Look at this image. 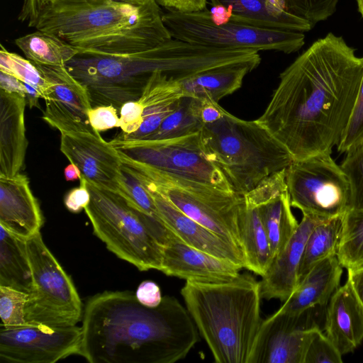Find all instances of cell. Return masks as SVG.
<instances>
[{
	"label": "cell",
	"instance_id": "obj_17",
	"mask_svg": "<svg viewBox=\"0 0 363 363\" xmlns=\"http://www.w3.org/2000/svg\"><path fill=\"white\" fill-rule=\"evenodd\" d=\"M242 196L257 208L269 242L272 261L287 245L299 223L291 211L286 169L265 178Z\"/></svg>",
	"mask_w": 363,
	"mask_h": 363
},
{
	"label": "cell",
	"instance_id": "obj_20",
	"mask_svg": "<svg viewBox=\"0 0 363 363\" xmlns=\"http://www.w3.org/2000/svg\"><path fill=\"white\" fill-rule=\"evenodd\" d=\"M147 191L160 219L184 243L245 268V258L240 250L186 216L160 194Z\"/></svg>",
	"mask_w": 363,
	"mask_h": 363
},
{
	"label": "cell",
	"instance_id": "obj_33",
	"mask_svg": "<svg viewBox=\"0 0 363 363\" xmlns=\"http://www.w3.org/2000/svg\"><path fill=\"white\" fill-rule=\"evenodd\" d=\"M337 257L342 268L363 267V209H350L343 216Z\"/></svg>",
	"mask_w": 363,
	"mask_h": 363
},
{
	"label": "cell",
	"instance_id": "obj_14",
	"mask_svg": "<svg viewBox=\"0 0 363 363\" xmlns=\"http://www.w3.org/2000/svg\"><path fill=\"white\" fill-rule=\"evenodd\" d=\"M325 307L294 314L277 311L262 320L250 363H304L314 330L320 327L315 318Z\"/></svg>",
	"mask_w": 363,
	"mask_h": 363
},
{
	"label": "cell",
	"instance_id": "obj_2",
	"mask_svg": "<svg viewBox=\"0 0 363 363\" xmlns=\"http://www.w3.org/2000/svg\"><path fill=\"white\" fill-rule=\"evenodd\" d=\"M79 355L90 363H174L199 340L186 308L170 296L154 308L133 292L104 291L89 299Z\"/></svg>",
	"mask_w": 363,
	"mask_h": 363
},
{
	"label": "cell",
	"instance_id": "obj_10",
	"mask_svg": "<svg viewBox=\"0 0 363 363\" xmlns=\"http://www.w3.org/2000/svg\"><path fill=\"white\" fill-rule=\"evenodd\" d=\"M26 242L33 276L24 310L26 323L76 325L82 317V305L71 278L44 243L40 231Z\"/></svg>",
	"mask_w": 363,
	"mask_h": 363
},
{
	"label": "cell",
	"instance_id": "obj_38",
	"mask_svg": "<svg viewBox=\"0 0 363 363\" xmlns=\"http://www.w3.org/2000/svg\"><path fill=\"white\" fill-rule=\"evenodd\" d=\"M342 357L320 328H316L308 344L304 363H341Z\"/></svg>",
	"mask_w": 363,
	"mask_h": 363
},
{
	"label": "cell",
	"instance_id": "obj_1",
	"mask_svg": "<svg viewBox=\"0 0 363 363\" xmlns=\"http://www.w3.org/2000/svg\"><path fill=\"white\" fill-rule=\"evenodd\" d=\"M363 76V57L342 36L313 42L279 75L256 121L298 160L331 153L341 142Z\"/></svg>",
	"mask_w": 363,
	"mask_h": 363
},
{
	"label": "cell",
	"instance_id": "obj_41",
	"mask_svg": "<svg viewBox=\"0 0 363 363\" xmlns=\"http://www.w3.org/2000/svg\"><path fill=\"white\" fill-rule=\"evenodd\" d=\"M118 110L112 105L92 106L88 116L90 125L98 132L119 128Z\"/></svg>",
	"mask_w": 363,
	"mask_h": 363
},
{
	"label": "cell",
	"instance_id": "obj_13",
	"mask_svg": "<svg viewBox=\"0 0 363 363\" xmlns=\"http://www.w3.org/2000/svg\"><path fill=\"white\" fill-rule=\"evenodd\" d=\"M82 328L43 324L0 328V360L17 363H54L79 354Z\"/></svg>",
	"mask_w": 363,
	"mask_h": 363
},
{
	"label": "cell",
	"instance_id": "obj_27",
	"mask_svg": "<svg viewBox=\"0 0 363 363\" xmlns=\"http://www.w3.org/2000/svg\"><path fill=\"white\" fill-rule=\"evenodd\" d=\"M261 57L211 68L177 81L183 95L219 102L239 89L245 76L256 69Z\"/></svg>",
	"mask_w": 363,
	"mask_h": 363
},
{
	"label": "cell",
	"instance_id": "obj_22",
	"mask_svg": "<svg viewBox=\"0 0 363 363\" xmlns=\"http://www.w3.org/2000/svg\"><path fill=\"white\" fill-rule=\"evenodd\" d=\"M43 223L37 199L26 174L0 177V225L15 235L28 239Z\"/></svg>",
	"mask_w": 363,
	"mask_h": 363
},
{
	"label": "cell",
	"instance_id": "obj_52",
	"mask_svg": "<svg viewBox=\"0 0 363 363\" xmlns=\"http://www.w3.org/2000/svg\"><path fill=\"white\" fill-rule=\"evenodd\" d=\"M127 2L133 3V4H142L147 1L148 0H123Z\"/></svg>",
	"mask_w": 363,
	"mask_h": 363
},
{
	"label": "cell",
	"instance_id": "obj_8",
	"mask_svg": "<svg viewBox=\"0 0 363 363\" xmlns=\"http://www.w3.org/2000/svg\"><path fill=\"white\" fill-rule=\"evenodd\" d=\"M118 151L123 169L147 190L160 194L186 216L242 251V195L164 173Z\"/></svg>",
	"mask_w": 363,
	"mask_h": 363
},
{
	"label": "cell",
	"instance_id": "obj_28",
	"mask_svg": "<svg viewBox=\"0 0 363 363\" xmlns=\"http://www.w3.org/2000/svg\"><path fill=\"white\" fill-rule=\"evenodd\" d=\"M240 228L245 268L262 277L272 259L269 242L257 207L244 196Z\"/></svg>",
	"mask_w": 363,
	"mask_h": 363
},
{
	"label": "cell",
	"instance_id": "obj_29",
	"mask_svg": "<svg viewBox=\"0 0 363 363\" xmlns=\"http://www.w3.org/2000/svg\"><path fill=\"white\" fill-rule=\"evenodd\" d=\"M33 276L26 242L0 225V286L29 294Z\"/></svg>",
	"mask_w": 363,
	"mask_h": 363
},
{
	"label": "cell",
	"instance_id": "obj_48",
	"mask_svg": "<svg viewBox=\"0 0 363 363\" xmlns=\"http://www.w3.org/2000/svg\"><path fill=\"white\" fill-rule=\"evenodd\" d=\"M347 282L363 311V267L347 270Z\"/></svg>",
	"mask_w": 363,
	"mask_h": 363
},
{
	"label": "cell",
	"instance_id": "obj_26",
	"mask_svg": "<svg viewBox=\"0 0 363 363\" xmlns=\"http://www.w3.org/2000/svg\"><path fill=\"white\" fill-rule=\"evenodd\" d=\"M183 96V92L177 80L161 72L154 73L137 100L143 111L140 127L133 134H118L116 138L130 140L147 138L177 108Z\"/></svg>",
	"mask_w": 363,
	"mask_h": 363
},
{
	"label": "cell",
	"instance_id": "obj_37",
	"mask_svg": "<svg viewBox=\"0 0 363 363\" xmlns=\"http://www.w3.org/2000/svg\"><path fill=\"white\" fill-rule=\"evenodd\" d=\"M288 9L313 26L330 17L339 0H284Z\"/></svg>",
	"mask_w": 363,
	"mask_h": 363
},
{
	"label": "cell",
	"instance_id": "obj_36",
	"mask_svg": "<svg viewBox=\"0 0 363 363\" xmlns=\"http://www.w3.org/2000/svg\"><path fill=\"white\" fill-rule=\"evenodd\" d=\"M28 295L12 288L0 286L1 325L13 327L27 323L24 310Z\"/></svg>",
	"mask_w": 363,
	"mask_h": 363
},
{
	"label": "cell",
	"instance_id": "obj_42",
	"mask_svg": "<svg viewBox=\"0 0 363 363\" xmlns=\"http://www.w3.org/2000/svg\"><path fill=\"white\" fill-rule=\"evenodd\" d=\"M119 128L121 135H129L136 132L143 121V111L138 101L125 103L119 110Z\"/></svg>",
	"mask_w": 363,
	"mask_h": 363
},
{
	"label": "cell",
	"instance_id": "obj_32",
	"mask_svg": "<svg viewBox=\"0 0 363 363\" xmlns=\"http://www.w3.org/2000/svg\"><path fill=\"white\" fill-rule=\"evenodd\" d=\"M201 104V99L184 96L159 128L146 139H169L199 133L203 126L200 114Z\"/></svg>",
	"mask_w": 363,
	"mask_h": 363
},
{
	"label": "cell",
	"instance_id": "obj_50",
	"mask_svg": "<svg viewBox=\"0 0 363 363\" xmlns=\"http://www.w3.org/2000/svg\"><path fill=\"white\" fill-rule=\"evenodd\" d=\"M65 177L67 181L80 180L82 173L79 168L74 164L70 163L65 169Z\"/></svg>",
	"mask_w": 363,
	"mask_h": 363
},
{
	"label": "cell",
	"instance_id": "obj_47",
	"mask_svg": "<svg viewBox=\"0 0 363 363\" xmlns=\"http://www.w3.org/2000/svg\"><path fill=\"white\" fill-rule=\"evenodd\" d=\"M201 107V118L203 123L209 124L221 118L225 111L218 102L203 99Z\"/></svg>",
	"mask_w": 363,
	"mask_h": 363
},
{
	"label": "cell",
	"instance_id": "obj_51",
	"mask_svg": "<svg viewBox=\"0 0 363 363\" xmlns=\"http://www.w3.org/2000/svg\"><path fill=\"white\" fill-rule=\"evenodd\" d=\"M358 11L363 18V0H357Z\"/></svg>",
	"mask_w": 363,
	"mask_h": 363
},
{
	"label": "cell",
	"instance_id": "obj_39",
	"mask_svg": "<svg viewBox=\"0 0 363 363\" xmlns=\"http://www.w3.org/2000/svg\"><path fill=\"white\" fill-rule=\"evenodd\" d=\"M363 140V76L359 85L354 107L344 136L337 150L346 152L349 148Z\"/></svg>",
	"mask_w": 363,
	"mask_h": 363
},
{
	"label": "cell",
	"instance_id": "obj_34",
	"mask_svg": "<svg viewBox=\"0 0 363 363\" xmlns=\"http://www.w3.org/2000/svg\"><path fill=\"white\" fill-rule=\"evenodd\" d=\"M0 71L13 75L22 82L38 88L43 93L45 79L37 66L27 58L8 51L1 45Z\"/></svg>",
	"mask_w": 363,
	"mask_h": 363
},
{
	"label": "cell",
	"instance_id": "obj_49",
	"mask_svg": "<svg viewBox=\"0 0 363 363\" xmlns=\"http://www.w3.org/2000/svg\"><path fill=\"white\" fill-rule=\"evenodd\" d=\"M0 89L26 96L23 83L13 75L0 71Z\"/></svg>",
	"mask_w": 363,
	"mask_h": 363
},
{
	"label": "cell",
	"instance_id": "obj_40",
	"mask_svg": "<svg viewBox=\"0 0 363 363\" xmlns=\"http://www.w3.org/2000/svg\"><path fill=\"white\" fill-rule=\"evenodd\" d=\"M123 173L128 189L130 203L145 213L161 220L150 192L131 174L124 170Z\"/></svg>",
	"mask_w": 363,
	"mask_h": 363
},
{
	"label": "cell",
	"instance_id": "obj_31",
	"mask_svg": "<svg viewBox=\"0 0 363 363\" xmlns=\"http://www.w3.org/2000/svg\"><path fill=\"white\" fill-rule=\"evenodd\" d=\"M343 216L321 220L311 230L301 262L298 283L317 263L337 255Z\"/></svg>",
	"mask_w": 363,
	"mask_h": 363
},
{
	"label": "cell",
	"instance_id": "obj_45",
	"mask_svg": "<svg viewBox=\"0 0 363 363\" xmlns=\"http://www.w3.org/2000/svg\"><path fill=\"white\" fill-rule=\"evenodd\" d=\"M168 12L188 13L202 11L206 8L207 0H156Z\"/></svg>",
	"mask_w": 363,
	"mask_h": 363
},
{
	"label": "cell",
	"instance_id": "obj_3",
	"mask_svg": "<svg viewBox=\"0 0 363 363\" xmlns=\"http://www.w3.org/2000/svg\"><path fill=\"white\" fill-rule=\"evenodd\" d=\"M241 57L237 50L172 38L133 54L79 52L65 66L86 89L92 106L112 105L119 112L125 103L138 100L155 72L180 81L211 68L240 62Z\"/></svg>",
	"mask_w": 363,
	"mask_h": 363
},
{
	"label": "cell",
	"instance_id": "obj_4",
	"mask_svg": "<svg viewBox=\"0 0 363 363\" xmlns=\"http://www.w3.org/2000/svg\"><path fill=\"white\" fill-rule=\"evenodd\" d=\"M156 0H55L30 27L79 50L121 55L145 51L172 38Z\"/></svg>",
	"mask_w": 363,
	"mask_h": 363
},
{
	"label": "cell",
	"instance_id": "obj_6",
	"mask_svg": "<svg viewBox=\"0 0 363 363\" xmlns=\"http://www.w3.org/2000/svg\"><path fill=\"white\" fill-rule=\"evenodd\" d=\"M200 136L208 158L242 196L294 161L289 151L256 120H243L227 111L217 121L203 125Z\"/></svg>",
	"mask_w": 363,
	"mask_h": 363
},
{
	"label": "cell",
	"instance_id": "obj_7",
	"mask_svg": "<svg viewBox=\"0 0 363 363\" xmlns=\"http://www.w3.org/2000/svg\"><path fill=\"white\" fill-rule=\"evenodd\" d=\"M86 186L90 202L84 210L94 234L111 252L139 270L160 271L163 249L173 233L162 220L140 211L121 195L88 182Z\"/></svg>",
	"mask_w": 363,
	"mask_h": 363
},
{
	"label": "cell",
	"instance_id": "obj_16",
	"mask_svg": "<svg viewBox=\"0 0 363 363\" xmlns=\"http://www.w3.org/2000/svg\"><path fill=\"white\" fill-rule=\"evenodd\" d=\"M60 149L86 182L115 192L130 203L119 152L99 133H61Z\"/></svg>",
	"mask_w": 363,
	"mask_h": 363
},
{
	"label": "cell",
	"instance_id": "obj_19",
	"mask_svg": "<svg viewBox=\"0 0 363 363\" xmlns=\"http://www.w3.org/2000/svg\"><path fill=\"white\" fill-rule=\"evenodd\" d=\"M321 218L303 214L298 226L285 247L272 259L259 281L262 299L285 302L298 284L304 247L313 228Z\"/></svg>",
	"mask_w": 363,
	"mask_h": 363
},
{
	"label": "cell",
	"instance_id": "obj_35",
	"mask_svg": "<svg viewBox=\"0 0 363 363\" xmlns=\"http://www.w3.org/2000/svg\"><path fill=\"white\" fill-rule=\"evenodd\" d=\"M345 154L340 167L350 183L351 208L363 209V140L349 148Z\"/></svg>",
	"mask_w": 363,
	"mask_h": 363
},
{
	"label": "cell",
	"instance_id": "obj_12",
	"mask_svg": "<svg viewBox=\"0 0 363 363\" xmlns=\"http://www.w3.org/2000/svg\"><path fill=\"white\" fill-rule=\"evenodd\" d=\"M110 143L129 157L164 173L233 191L220 169L207 157L200 132L162 140H123Z\"/></svg>",
	"mask_w": 363,
	"mask_h": 363
},
{
	"label": "cell",
	"instance_id": "obj_11",
	"mask_svg": "<svg viewBox=\"0 0 363 363\" xmlns=\"http://www.w3.org/2000/svg\"><path fill=\"white\" fill-rule=\"evenodd\" d=\"M286 181L291 206L302 214L329 219L351 208L349 181L331 153L294 160L286 169Z\"/></svg>",
	"mask_w": 363,
	"mask_h": 363
},
{
	"label": "cell",
	"instance_id": "obj_25",
	"mask_svg": "<svg viewBox=\"0 0 363 363\" xmlns=\"http://www.w3.org/2000/svg\"><path fill=\"white\" fill-rule=\"evenodd\" d=\"M342 269L337 255L317 263L278 311L294 314L314 307H325L340 286Z\"/></svg>",
	"mask_w": 363,
	"mask_h": 363
},
{
	"label": "cell",
	"instance_id": "obj_21",
	"mask_svg": "<svg viewBox=\"0 0 363 363\" xmlns=\"http://www.w3.org/2000/svg\"><path fill=\"white\" fill-rule=\"evenodd\" d=\"M225 18L269 29L307 32L314 26L291 12L284 0H207Z\"/></svg>",
	"mask_w": 363,
	"mask_h": 363
},
{
	"label": "cell",
	"instance_id": "obj_15",
	"mask_svg": "<svg viewBox=\"0 0 363 363\" xmlns=\"http://www.w3.org/2000/svg\"><path fill=\"white\" fill-rule=\"evenodd\" d=\"M45 79L43 99L45 109L43 119L64 133H99L90 125L88 113L92 108L86 89L65 65L35 64Z\"/></svg>",
	"mask_w": 363,
	"mask_h": 363
},
{
	"label": "cell",
	"instance_id": "obj_5",
	"mask_svg": "<svg viewBox=\"0 0 363 363\" xmlns=\"http://www.w3.org/2000/svg\"><path fill=\"white\" fill-rule=\"evenodd\" d=\"M186 308L217 363H250L262 320L260 285L252 274L223 281H186Z\"/></svg>",
	"mask_w": 363,
	"mask_h": 363
},
{
	"label": "cell",
	"instance_id": "obj_9",
	"mask_svg": "<svg viewBox=\"0 0 363 363\" xmlns=\"http://www.w3.org/2000/svg\"><path fill=\"white\" fill-rule=\"evenodd\" d=\"M162 18L172 38L215 48L291 54L305 43L303 32L247 25L228 19L207 7L194 12H167Z\"/></svg>",
	"mask_w": 363,
	"mask_h": 363
},
{
	"label": "cell",
	"instance_id": "obj_23",
	"mask_svg": "<svg viewBox=\"0 0 363 363\" xmlns=\"http://www.w3.org/2000/svg\"><path fill=\"white\" fill-rule=\"evenodd\" d=\"M26 104L25 96L0 89V177H13L24 168Z\"/></svg>",
	"mask_w": 363,
	"mask_h": 363
},
{
	"label": "cell",
	"instance_id": "obj_43",
	"mask_svg": "<svg viewBox=\"0 0 363 363\" xmlns=\"http://www.w3.org/2000/svg\"><path fill=\"white\" fill-rule=\"evenodd\" d=\"M78 187L71 189L65 195L64 202L66 208L72 213H79L90 202V194L86 186V181L82 176Z\"/></svg>",
	"mask_w": 363,
	"mask_h": 363
},
{
	"label": "cell",
	"instance_id": "obj_44",
	"mask_svg": "<svg viewBox=\"0 0 363 363\" xmlns=\"http://www.w3.org/2000/svg\"><path fill=\"white\" fill-rule=\"evenodd\" d=\"M135 296L143 305L154 308L162 301V297L159 286L152 281H144L138 286Z\"/></svg>",
	"mask_w": 363,
	"mask_h": 363
},
{
	"label": "cell",
	"instance_id": "obj_18",
	"mask_svg": "<svg viewBox=\"0 0 363 363\" xmlns=\"http://www.w3.org/2000/svg\"><path fill=\"white\" fill-rule=\"evenodd\" d=\"M243 267L192 247L174 233L163 249L161 272L186 281H223L235 279Z\"/></svg>",
	"mask_w": 363,
	"mask_h": 363
},
{
	"label": "cell",
	"instance_id": "obj_46",
	"mask_svg": "<svg viewBox=\"0 0 363 363\" xmlns=\"http://www.w3.org/2000/svg\"><path fill=\"white\" fill-rule=\"evenodd\" d=\"M55 0H23L18 19L30 27L42 10Z\"/></svg>",
	"mask_w": 363,
	"mask_h": 363
},
{
	"label": "cell",
	"instance_id": "obj_24",
	"mask_svg": "<svg viewBox=\"0 0 363 363\" xmlns=\"http://www.w3.org/2000/svg\"><path fill=\"white\" fill-rule=\"evenodd\" d=\"M324 329L342 355L353 352L363 340V311L347 281L326 306Z\"/></svg>",
	"mask_w": 363,
	"mask_h": 363
},
{
	"label": "cell",
	"instance_id": "obj_30",
	"mask_svg": "<svg viewBox=\"0 0 363 363\" xmlns=\"http://www.w3.org/2000/svg\"><path fill=\"white\" fill-rule=\"evenodd\" d=\"M15 43L28 60L37 65H65L79 53L60 38L38 30L16 38Z\"/></svg>",
	"mask_w": 363,
	"mask_h": 363
}]
</instances>
